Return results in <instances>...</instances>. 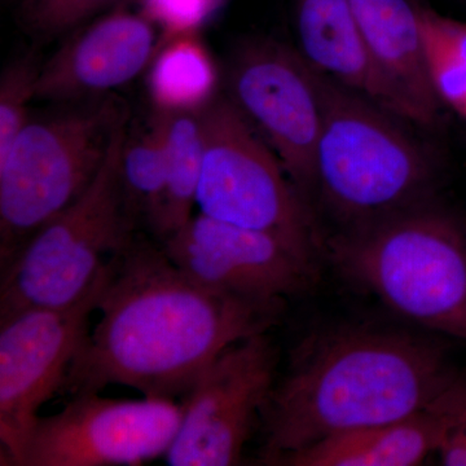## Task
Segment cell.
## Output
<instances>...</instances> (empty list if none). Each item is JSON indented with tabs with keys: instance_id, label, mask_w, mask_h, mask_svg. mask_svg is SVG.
Wrapping results in <instances>:
<instances>
[{
	"instance_id": "ba28073f",
	"label": "cell",
	"mask_w": 466,
	"mask_h": 466,
	"mask_svg": "<svg viewBox=\"0 0 466 466\" xmlns=\"http://www.w3.org/2000/svg\"><path fill=\"white\" fill-rule=\"evenodd\" d=\"M99 394L70 397L60 412L39 417L11 465L134 466L167 456L182 421V403Z\"/></svg>"
},
{
	"instance_id": "52a82bcc",
	"label": "cell",
	"mask_w": 466,
	"mask_h": 466,
	"mask_svg": "<svg viewBox=\"0 0 466 466\" xmlns=\"http://www.w3.org/2000/svg\"><path fill=\"white\" fill-rule=\"evenodd\" d=\"M204 162L198 208L204 216L269 233L318 262L324 242L314 208L268 143L229 97L200 113Z\"/></svg>"
},
{
	"instance_id": "7a4b0ae2",
	"label": "cell",
	"mask_w": 466,
	"mask_h": 466,
	"mask_svg": "<svg viewBox=\"0 0 466 466\" xmlns=\"http://www.w3.org/2000/svg\"><path fill=\"white\" fill-rule=\"evenodd\" d=\"M461 375L444 343L388 328L315 334L275 383L262 415L267 465L333 435L428 410Z\"/></svg>"
},
{
	"instance_id": "9a60e30c",
	"label": "cell",
	"mask_w": 466,
	"mask_h": 466,
	"mask_svg": "<svg viewBox=\"0 0 466 466\" xmlns=\"http://www.w3.org/2000/svg\"><path fill=\"white\" fill-rule=\"evenodd\" d=\"M373 60L410 113L433 127L441 104L429 78L419 5L413 0H350Z\"/></svg>"
},
{
	"instance_id": "5bb4252c",
	"label": "cell",
	"mask_w": 466,
	"mask_h": 466,
	"mask_svg": "<svg viewBox=\"0 0 466 466\" xmlns=\"http://www.w3.org/2000/svg\"><path fill=\"white\" fill-rule=\"evenodd\" d=\"M299 55L315 72L413 124L377 67L350 0H296Z\"/></svg>"
},
{
	"instance_id": "3957f363",
	"label": "cell",
	"mask_w": 466,
	"mask_h": 466,
	"mask_svg": "<svg viewBox=\"0 0 466 466\" xmlns=\"http://www.w3.org/2000/svg\"><path fill=\"white\" fill-rule=\"evenodd\" d=\"M317 76L321 128L312 201L319 198L339 232L435 200L440 167L401 124L406 119Z\"/></svg>"
},
{
	"instance_id": "d6986e66",
	"label": "cell",
	"mask_w": 466,
	"mask_h": 466,
	"mask_svg": "<svg viewBox=\"0 0 466 466\" xmlns=\"http://www.w3.org/2000/svg\"><path fill=\"white\" fill-rule=\"evenodd\" d=\"M167 170V121L157 112L143 130L126 135L119 161V182L126 213L137 232H148L157 217Z\"/></svg>"
},
{
	"instance_id": "603a6c76",
	"label": "cell",
	"mask_w": 466,
	"mask_h": 466,
	"mask_svg": "<svg viewBox=\"0 0 466 466\" xmlns=\"http://www.w3.org/2000/svg\"><path fill=\"white\" fill-rule=\"evenodd\" d=\"M140 12L161 30L159 42L198 33L213 20L226 0H139Z\"/></svg>"
},
{
	"instance_id": "ffe728a7",
	"label": "cell",
	"mask_w": 466,
	"mask_h": 466,
	"mask_svg": "<svg viewBox=\"0 0 466 466\" xmlns=\"http://www.w3.org/2000/svg\"><path fill=\"white\" fill-rule=\"evenodd\" d=\"M419 18L435 95L466 121V23L421 5Z\"/></svg>"
},
{
	"instance_id": "9c48e42d",
	"label": "cell",
	"mask_w": 466,
	"mask_h": 466,
	"mask_svg": "<svg viewBox=\"0 0 466 466\" xmlns=\"http://www.w3.org/2000/svg\"><path fill=\"white\" fill-rule=\"evenodd\" d=\"M106 268L90 291L73 305L21 309L0 318L2 465L12 464L41 417L43 404L63 390L90 332Z\"/></svg>"
},
{
	"instance_id": "cb8c5ba5",
	"label": "cell",
	"mask_w": 466,
	"mask_h": 466,
	"mask_svg": "<svg viewBox=\"0 0 466 466\" xmlns=\"http://www.w3.org/2000/svg\"><path fill=\"white\" fill-rule=\"evenodd\" d=\"M433 406L441 420L437 453L441 464L466 466V375H460Z\"/></svg>"
},
{
	"instance_id": "8fae6325",
	"label": "cell",
	"mask_w": 466,
	"mask_h": 466,
	"mask_svg": "<svg viewBox=\"0 0 466 466\" xmlns=\"http://www.w3.org/2000/svg\"><path fill=\"white\" fill-rule=\"evenodd\" d=\"M278 354L266 333L226 349L183 398L165 460L171 466L238 465L275 386Z\"/></svg>"
},
{
	"instance_id": "30bf717a",
	"label": "cell",
	"mask_w": 466,
	"mask_h": 466,
	"mask_svg": "<svg viewBox=\"0 0 466 466\" xmlns=\"http://www.w3.org/2000/svg\"><path fill=\"white\" fill-rule=\"evenodd\" d=\"M228 90L229 99L268 143L311 205L321 128L317 72L299 51L258 39L233 56Z\"/></svg>"
},
{
	"instance_id": "e0dca14e",
	"label": "cell",
	"mask_w": 466,
	"mask_h": 466,
	"mask_svg": "<svg viewBox=\"0 0 466 466\" xmlns=\"http://www.w3.org/2000/svg\"><path fill=\"white\" fill-rule=\"evenodd\" d=\"M219 75L200 32L159 42L147 69V88L161 113H201L217 99Z\"/></svg>"
},
{
	"instance_id": "277c9868",
	"label": "cell",
	"mask_w": 466,
	"mask_h": 466,
	"mask_svg": "<svg viewBox=\"0 0 466 466\" xmlns=\"http://www.w3.org/2000/svg\"><path fill=\"white\" fill-rule=\"evenodd\" d=\"M324 250L392 311L466 342V225L437 200L334 233Z\"/></svg>"
},
{
	"instance_id": "8992f818",
	"label": "cell",
	"mask_w": 466,
	"mask_h": 466,
	"mask_svg": "<svg viewBox=\"0 0 466 466\" xmlns=\"http://www.w3.org/2000/svg\"><path fill=\"white\" fill-rule=\"evenodd\" d=\"M126 121L127 110L112 97L30 119L0 158V266L87 189Z\"/></svg>"
},
{
	"instance_id": "2e32d148",
	"label": "cell",
	"mask_w": 466,
	"mask_h": 466,
	"mask_svg": "<svg viewBox=\"0 0 466 466\" xmlns=\"http://www.w3.org/2000/svg\"><path fill=\"white\" fill-rule=\"evenodd\" d=\"M441 435V416L431 404L428 410L398 421L333 435L299 452L280 456L271 465H419L437 452Z\"/></svg>"
},
{
	"instance_id": "7402d4cb",
	"label": "cell",
	"mask_w": 466,
	"mask_h": 466,
	"mask_svg": "<svg viewBox=\"0 0 466 466\" xmlns=\"http://www.w3.org/2000/svg\"><path fill=\"white\" fill-rule=\"evenodd\" d=\"M116 0H23L18 23L33 38L51 41L87 21Z\"/></svg>"
},
{
	"instance_id": "7c38bea8",
	"label": "cell",
	"mask_w": 466,
	"mask_h": 466,
	"mask_svg": "<svg viewBox=\"0 0 466 466\" xmlns=\"http://www.w3.org/2000/svg\"><path fill=\"white\" fill-rule=\"evenodd\" d=\"M159 245L196 283L262 305L283 306L317 275L318 262L280 238L201 213Z\"/></svg>"
},
{
	"instance_id": "5b68a950",
	"label": "cell",
	"mask_w": 466,
	"mask_h": 466,
	"mask_svg": "<svg viewBox=\"0 0 466 466\" xmlns=\"http://www.w3.org/2000/svg\"><path fill=\"white\" fill-rule=\"evenodd\" d=\"M126 126L127 121L116 128L87 189L0 266V318L21 309L73 305L137 232L126 213L119 182Z\"/></svg>"
},
{
	"instance_id": "ac0fdd59",
	"label": "cell",
	"mask_w": 466,
	"mask_h": 466,
	"mask_svg": "<svg viewBox=\"0 0 466 466\" xmlns=\"http://www.w3.org/2000/svg\"><path fill=\"white\" fill-rule=\"evenodd\" d=\"M167 121V170L164 198L150 228L153 240L161 244L191 220L198 207L204 134L200 113H164Z\"/></svg>"
},
{
	"instance_id": "4fadbf2b",
	"label": "cell",
	"mask_w": 466,
	"mask_h": 466,
	"mask_svg": "<svg viewBox=\"0 0 466 466\" xmlns=\"http://www.w3.org/2000/svg\"><path fill=\"white\" fill-rule=\"evenodd\" d=\"M159 39L142 12L116 8L79 29L42 64L35 100L100 99L148 69Z\"/></svg>"
},
{
	"instance_id": "6da1fadb",
	"label": "cell",
	"mask_w": 466,
	"mask_h": 466,
	"mask_svg": "<svg viewBox=\"0 0 466 466\" xmlns=\"http://www.w3.org/2000/svg\"><path fill=\"white\" fill-rule=\"evenodd\" d=\"M96 311L70 367L63 394L124 385L143 397L175 400L192 390L226 349L278 320L281 305H262L208 289L140 232L106 268Z\"/></svg>"
},
{
	"instance_id": "44dd1931",
	"label": "cell",
	"mask_w": 466,
	"mask_h": 466,
	"mask_svg": "<svg viewBox=\"0 0 466 466\" xmlns=\"http://www.w3.org/2000/svg\"><path fill=\"white\" fill-rule=\"evenodd\" d=\"M41 66L34 55H26L5 66L0 76V158L30 122Z\"/></svg>"
}]
</instances>
